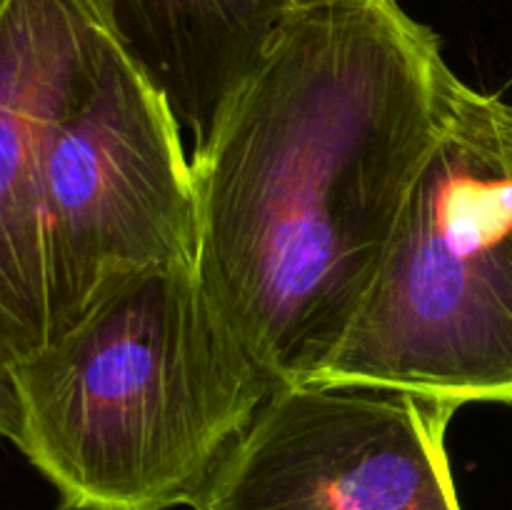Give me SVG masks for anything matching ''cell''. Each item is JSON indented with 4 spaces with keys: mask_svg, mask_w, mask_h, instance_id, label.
<instances>
[{
    "mask_svg": "<svg viewBox=\"0 0 512 510\" xmlns=\"http://www.w3.org/2000/svg\"><path fill=\"white\" fill-rule=\"evenodd\" d=\"M455 78L398 0H295L195 145V275L275 390L338 353Z\"/></svg>",
    "mask_w": 512,
    "mask_h": 510,
    "instance_id": "1",
    "label": "cell"
},
{
    "mask_svg": "<svg viewBox=\"0 0 512 510\" xmlns=\"http://www.w3.org/2000/svg\"><path fill=\"white\" fill-rule=\"evenodd\" d=\"M18 435V403H15V390L10 383V370L0 360V440L13 443Z\"/></svg>",
    "mask_w": 512,
    "mask_h": 510,
    "instance_id": "8",
    "label": "cell"
},
{
    "mask_svg": "<svg viewBox=\"0 0 512 510\" xmlns=\"http://www.w3.org/2000/svg\"><path fill=\"white\" fill-rule=\"evenodd\" d=\"M85 0H0V360L48 345L45 165L108 45Z\"/></svg>",
    "mask_w": 512,
    "mask_h": 510,
    "instance_id": "6",
    "label": "cell"
},
{
    "mask_svg": "<svg viewBox=\"0 0 512 510\" xmlns=\"http://www.w3.org/2000/svg\"><path fill=\"white\" fill-rule=\"evenodd\" d=\"M315 380L512 405V103L448 110L338 353Z\"/></svg>",
    "mask_w": 512,
    "mask_h": 510,
    "instance_id": "3",
    "label": "cell"
},
{
    "mask_svg": "<svg viewBox=\"0 0 512 510\" xmlns=\"http://www.w3.org/2000/svg\"><path fill=\"white\" fill-rule=\"evenodd\" d=\"M10 383L13 443L65 510L193 508L275 393L183 263L110 280Z\"/></svg>",
    "mask_w": 512,
    "mask_h": 510,
    "instance_id": "2",
    "label": "cell"
},
{
    "mask_svg": "<svg viewBox=\"0 0 512 510\" xmlns=\"http://www.w3.org/2000/svg\"><path fill=\"white\" fill-rule=\"evenodd\" d=\"M85 3L200 145L295 0Z\"/></svg>",
    "mask_w": 512,
    "mask_h": 510,
    "instance_id": "7",
    "label": "cell"
},
{
    "mask_svg": "<svg viewBox=\"0 0 512 510\" xmlns=\"http://www.w3.org/2000/svg\"><path fill=\"white\" fill-rule=\"evenodd\" d=\"M455 410L383 385L280 388L193 510H460L445 450Z\"/></svg>",
    "mask_w": 512,
    "mask_h": 510,
    "instance_id": "5",
    "label": "cell"
},
{
    "mask_svg": "<svg viewBox=\"0 0 512 510\" xmlns=\"http://www.w3.org/2000/svg\"><path fill=\"white\" fill-rule=\"evenodd\" d=\"M195 253L198 193L180 125L110 38L45 165L48 343L113 278L195 265Z\"/></svg>",
    "mask_w": 512,
    "mask_h": 510,
    "instance_id": "4",
    "label": "cell"
}]
</instances>
